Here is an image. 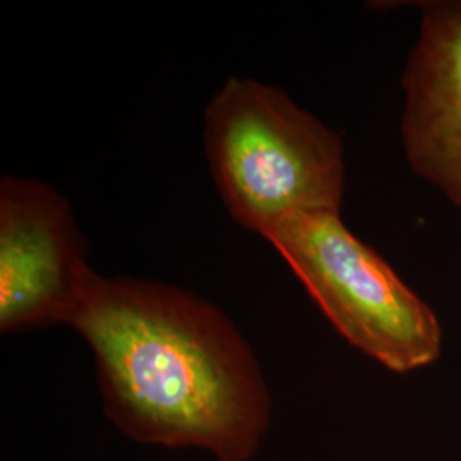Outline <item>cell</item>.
<instances>
[{
    "mask_svg": "<svg viewBox=\"0 0 461 461\" xmlns=\"http://www.w3.org/2000/svg\"><path fill=\"white\" fill-rule=\"evenodd\" d=\"M96 276L66 197L49 183L4 175L0 331L70 327Z\"/></svg>",
    "mask_w": 461,
    "mask_h": 461,
    "instance_id": "cell-4",
    "label": "cell"
},
{
    "mask_svg": "<svg viewBox=\"0 0 461 461\" xmlns=\"http://www.w3.org/2000/svg\"><path fill=\"white\" fill-rule=\"evenodd\" d=\"M402 87L405 158L461 209V0L422 4Z\"/></svg>",
    "mask_w": 461,
    "mask_h": 461,
    "instance_id": "cell-5",
    "label": "cell"
},
{
    "mask_svg": "<svg viewBox=\"0 0 461 461\" xmlns=\"http://www.w3.org/2000/svg\"><path fill=\"white\" fill-rule=\"evenodd\" d=\"M70 327L91 347L103 409L142 445L249 461L270 424L262 367L230 316L156 280L96 276Z\"/></svg>",
    "mask_w": 461,
    "mask_h": 461,
    "instance_id": "cell-1",
    "label": "cell"
},
{
    "mask_svg": "<svg viewBox=\"0 0 461 461\" xmlns=\"http://www.w3.org/2000/svg\"><path fill=\"white\" fill-rule=\"evenodd\" d=\"M265 240L350 346L398 375L439 359L445 333L432 308L340 212L293 215Z\"/></svg>",
    "mask_w": 461,
    "mask_h": 461,
    "instance_id": "cell-3",
    "label": "cell"
},
{
    "mask_svg": "<svg viewBox=\"0 0 461 461\" xmlns=\"http://www.w3.org/2000/svg\"><path fill=\"white\" fill-rule=\"evenodd\" d=\"M203 144L215 188L243 228L265 238L293 215L340 212L342 139L284 89L228 79L205 110Z\"/></svg>",
    "mask_w": 461,
    "mask_h": 461,
    "instance_id": "cell-2",
    "label": "cell"
}]
</instances>
